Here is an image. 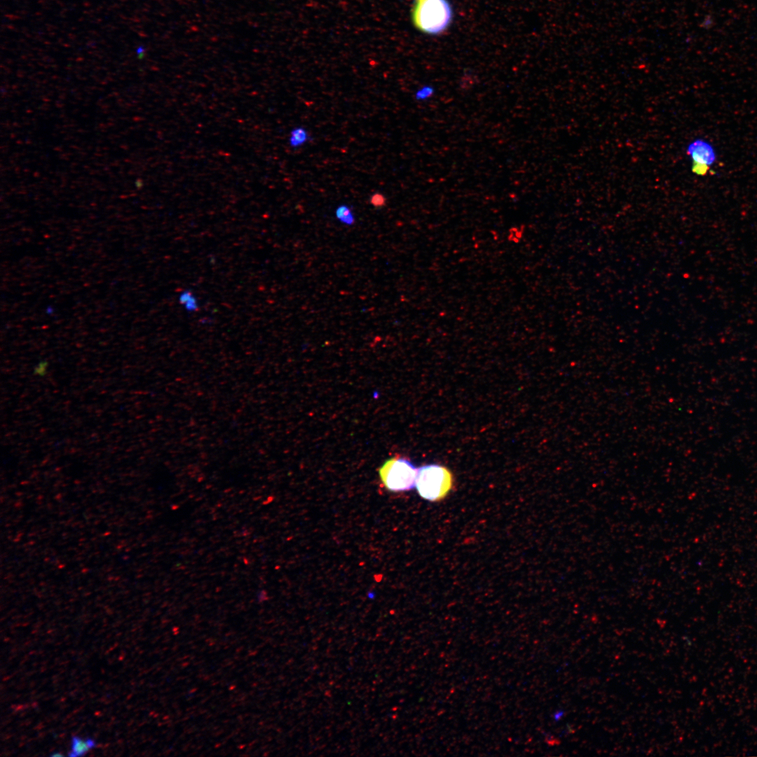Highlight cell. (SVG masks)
<instances>
[{"mask_svg":"<svg viewBox=\"0 0 757 757\" xmlns=\"http://www.w3.org/2000/svg\"><path fill=\"white\" fill-rule=\"evenodd\" d=\"M412 17L418 29L428 34H437L449 26L452 10L446 0H418Z\"/></svg>","mask_w":757,"mask_h":757,"instance_id":"6da1fadb","label":"cell"},{"mask_svg":"<svg viewBox=\"0 0 757 757\" xmlns=\"http://www.w3.org/2000/svg\"><path fill=\"white\" fill-rule=\"evenodd\" d=\"M450 470L438 464L425 465L418 470L416 488L421 497L430 501L444 498L453 487Z\"/></svg>","mask_w":757,"mask_h":757,"instance_id":"7a4b0ae2","label":"cell"},{"mask_svg":"<svg viewBox=\"0 0 757 757\" xmlns=\"http://www.w3.org/2000/svg\"><path fill=\"white\" fill-rule=\"evenodd\" d=\"M418 470L409 460L394 457L383 463L379 470V475L389 491H407L416 486Z\"/></svg>","mask_w":757,"mask_h":757,"instance_id":"3957f363","label":"cell"},{"mask_svg":"<svg viewBox=\"0 0 757 757\" xmlns=\"http://www.w3.org/2000/svg\"><path fill=\"white\" fill-rule=\"evenodd\" d=\"M687 153L693 161V171L699 175H704L716 161V154L712 146L703 139L691 142Z\"/></svg>","mask_w":757,"mask_h":757,"instance_id":"277c9868","label":"cell"},{"mask_svg":"<svg viewBox=\"0 0 757 757\" xmlns=\"http://www.w3.org/2000/svg\"><path fill=\"white\" fill-rule=\"evenodd\" d=\"M96 745L95 741L92 738L83 739L78 736L71 738V751L69 756L76 757L85 755Z\"/></svg>","mask_w":757,"mask_h":757,"instance_id":"5b68a950","label":"cell"},{"mask_svg":"<svg viewBox=\"0 0 757 757\" xmlns=\"http://www.w3.org/2000/svg\"><path fill=\"white\" fill-rule=\"evenodd\" d=\"M309 139L308 131L303 127L293 128L289 136V144L292 148H298L304 145Z\"/></svg>","mask_w":757,"mask_h":757,"instance_id":"8992f818","label":"cell"},{"mask_svg":"<svg viewBox=\"0 0 757 757\" xmlns=\"http://www.w3.org/2000/svg\"><path fill=\"white\" fill-rule=\"evenodd\" d=\"M179 301L184 305V308L189 311H196L198 308V303L196 297L190 292H184L179 298Z\"/></svg>","mask_w":757,"mask_h":757,"instance_id":"52a82bcc","label":"cell"},{"mask_svg":"<svg viewBox=\"0 0 757 757\" xmlns=\"http://www.w3.org/2000/svg\"><path fill=\"white\" fill-rule=\"evenodd\" d=\"M48 367V363L47 361H46V360L45 361L44 360L41 361L35 367L34 372V374L36 375H38V376H45L46 372H47Z\"/></svg>","mask_w":757,"mask_h":757,"instance_id":"ba28073f","label":"cell"},{"mask_svg":"<svg viewBox=\"0 0 757 757\" xmlns=\"http://www.w3.org/2000/svg\"><path fill=\"white\" fill-rule=\"evenodd\" d=\"M371 203L376 207L382 206L385 203V198L380 193H375L371 196Z\"/></svg>","mask_w":757,"mask_h":757,"instance_id":"9c48e42d","label":"cell"},{"mask_svg":"<svg viewBox=\"0 0 757 757\" xmlns=\"http://www.w3.org/2000/svg\"><path fill=\"white\" fill-rule=\"evenodd\" d=\"M431 90L430 88L424 87L417 91L416 97L418 100L425 99L431 94Z\"/></svg>","mask_w":757,"mask_h":757,"instance_id":"30bf717a","label":"cell"},{"mask_svg":"<svg viewBox=\"0 0 757 757\" xmlns=\"http://www.w3.org/2000/svg\"><path fill=\"white\" fill-rule=\"evenodd\" d=\"M63 756V754L61 753H53V754L50 755V756H53H53L54 757H58V756Z\"/></svg>","mask_w":757,"mask_h":757,"instance_id":"8fae6325","label":"cell"}]
</instances>
